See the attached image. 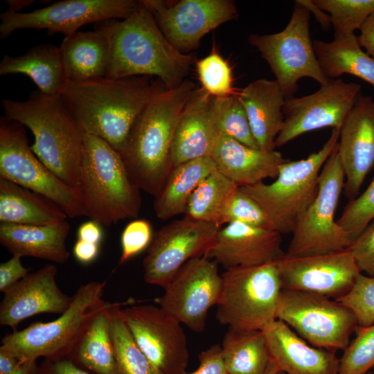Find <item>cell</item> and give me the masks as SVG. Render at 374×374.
<instances>
[{"label": "cell", "instance_id": "45", "mask_svg": "<svg viewBox=\"0 0 374 374\" xmlns=\"http://www.w3.org/2000/svg\"><path fill=\"white\" fill-rule=\"evenodd\" d=\"M361 273L374 277V220L348 247Z\"/></svg>", "mask_w": 374, "mask_h": 374}, {"label": "cell", "instance_id": "28", "mask_svg": "<svg viewBox=\"0 0 374 374\" xmlns=\"http://www.w3.org/2000/svg\"><path fill=\"white\" fill-rule=\"evenodd\" d=\"M59 51L66 81L79 82L108 77L110 46L102 28L78 30L65 37Z\"/></svg>", "mask_w": 374, "mask_h": 374}, {"label": "cell", "instance_id": "11", "mask_svg": "<svg viewBox=\"0 0 374 374\" xmlns=\"http://www.w3.org/2000/svg\"><path fill=\"white\" fill-rule=\"evenodd\" d=\"M276 319L310 345L336 353L344 350L358 323L341 303L316 293L282 289Z\"/></svg>", "mask_w": 374, "mask_h": 374}, {"label": "cell", "instance_id": "49", "mask_svg": "<svg viewBox=\"0 0 374 374\" xmlns=\"http://www.w3.org/2000/svg\"><path fill=\"white\" fill-rule=\"evenodd\" d=\"M37 366L22 362L0 347V374H34Z\"/></svg>", "mask_w": 374, "mask_h": 374}, {"label": "cell", "instance_id": "4", "mask_svg": "<svg viewBox=\"0 0 374 374\" xmlns=\"http://www.w3.org/2000/svg\"><path fill=\"white\" fill-rule=\"evenodd\" d=\"M1 107L5 117L31 131L30 148L42 162L64 183L79 188L83 135L60 93L34 91L24 101L3 98Z\"/></svg>", "mask_w": 374, "mask_h": 374}, {"label": "cell", "instance_id": "38", "mask_svg": "<svg viewBox=\"0 0 374 374\" xmlns=\"http://www.w3.org/2000/svg\"><path fill=\"white\" fill-rule=\"evenodd\" d=\"M313 2L329 15L335 35L355 33L374 12V0H313Z\"/></svg>", "mask_w": 374, "mask_h": 374}, {"label": "cell", "instance_id": "41", "mask_svg": "<svg viewBox=\"0 0 374 374\" xmlns=\"http://www.w3.org/2000/svg\"><path fill=\"white\" fill-rule=\"evenodd\" d=\"M374 220V178L358 197L344 207L337 224L353 242Z\"/></svg>", "mask_w": 374, "mask_h": 374}, {"label": "cell", "instance_id": "47", "mask_svg": "<svg viewBox=\"0 0 374 374\" xmlns=\"http://www.w3.org/2000/svg\"><path fill=\"white\" fill-rule=\"evenodd\" d=\"M21 257L12 256L7 261L0 264V291L5 293L14 285L29 274V269L21 262Z\"/></svg>", "mask_w": 374, "mask_h": 374}, {"label": "cell", "instance_id": "10", "mask_svg": "<svg viewBox=\"0 0 374 374\" xmlns=\"http://www.w3.org/2000/svg\"><path fill=\"white\" fill-rule=\"evenodd\" d=\"M0 177L48 199L68 217L85 215L80 189L45 166L28 145L25 127L4 116L0 118Z\"/></svg>", "mask_w": 374, "mask_h": 374}, {"label": "cell", "instance_id": "40", "mask_svg": "<svg viewBox=\"0 0 374 374\" xmlns=\"http://www.w3.org/2000/svg\"><path fill=\"white\" fill-rule=\"evenodd\" d=\"M356 336L339 358L338 374H367L374 367V323L357 328Z\"/></svg>", "mask_w": 374, "mask_h": 374}, {"label": "cell", "instance_id": "21", "mask_svg": "<svg viewBox=\"0 0 374 374\" xmlns=\"http://www.w3.org/2000/svg\"><path fill=\"white\" fill-rule=\"evenodd\" d=\"M281 235L272 229L228 223L220 228L204 256L225 269L274 262L285 254Z\"/></svg>", "mask_w": 374, "mask_h": 374}, {"label": "cell", "instance_id": "56", "mask_svg": "<svg viewBox=\"0 0 374 374\" xmlns=\"http://www.w3.org/2000/svg\"><path fill=\"white\" fill-rule=\"evenodd\" d=\"M276 374H285V373L282 371H278ZM367 374H373V373L371 372H368Z\"/></svg>", "mask_w": 374, "mask_h": 374}, {"label": "cell", "instance_id": "52", "mask_svg": "<svg viewBox=\"0 0 374 374\" xmlns=\"http://www.w3.org/2000/svg\"><path fill=\"white\" fill-rule=\"evenodd\" d=\"M78 239L100 244L103 238L102 225L94 221H87L80 225L77 231Z\"/></svg>", "mask_w": 374, "mask_h": 374}, {"label": "cell", "instance_id": "37", "mask_svg": "<svg viewBox=\"0 0 374 374\" xmlns=\"http://www.w3.org/2000/svg\"><path fill=\"white\" fill-rule=\"evenodd\" d=\"M214 119L220 133L253 148H259L251 132L248 116L238 93L212 98Z\"/></svg>", "mask_w": 374, "mask_h": 374}, {"label": "cell", "instance_id": "8", "mask_svg": "<svg viewBox=\"0 0 374 374\" xmlns=\"http://www.w3.org/2000/svg\"><path fill=\"white\" fill-rule=\"evenodd\" d=\"M216 305L222 325L238 330H262L276 319L282 285L275 262L226 269Z\"/></svg>", "mask_w": 374, "mask_h": 374}, {"label": "cell", "instance_id": "16", "mask_svg": "<svg viewBox=\"0 0 374 374\" xmlns=\"http://www.w3.org/2000/svg\"><path fill=\"white\" fill-rule=\"evenodd\" d=\"M362 86L330 79L315 92L285 99L284 123L275 141L281 147L303 134L324 127L341 128L361 93Z\"/></svg>", "mask_w": 374, "mask_h": 374}, {"label": "cell", "instance_id": "43", "mask_svg": "<svg viewBox=\"0 0 374 374\" xmlns=\"http://www.w3.org/2000/svg\"><path fill=\"white\" fill-rule=\"evenodd\" d=\"M231 222L272 229L260 206L239 187L230 197L223 215V224Z\"/></svg>", "mask_w": 374, "mask_h": 374}, {"label": "cell", "instance_id": "3", "mask_svg": "<svg viewBox=\"0 0 374 374\" xmlns=\"http://www.w3.org/2000/svg\"><path fill=\"white\" fill-rule=\"evenodd\" d=\"M195 84L185 80L156 94L139 114L119 153L134 184L155 196L172 168L175 131Z\"/></svg>", "mask_w": 374, "mask_h": 374}, {"label": "cell", "instance_id": "24", "mask_svg": "<svg viewBox=\"0 0 374 374\" xmlns=\"http://www.w3.org/2000/svg\"><path fill=\"white\" fill-rule=\"evenodd\" d=\"M271 359L285 374H338L335 353L310 345L281 320L262 330Z\"/></svg>", "mask_w": 374, "mask_h": 374}, {"label": "cell", "instance_id": "32", "mask_svg": "<svg viewBox=\"0 0 374 374\" xmlns=\"http://www.w3.org/2000/svg\"><path fill=\"white\" fill-rule=\"evenodd\" d=\"M319 65L329 79L344 74L356 76L374 87V59L364 52L353 34L335 35L333 40H314Z\"/></svg>", "mask_w": 374, "mask_h": 374}, {"label": "cell", "instance_id": "30", "mask_svg": "<svg viewBox=\"0 0 374 374\" xmlns=\"http://www.w3.org/2000/svg\"><path fill=\"white\" fill-rule=\"evenodd\" d=\"M56 204L32 190L0 177V222L47 225L66 220Z\"/></svg>", "mask_w": 374, "mask_h": 374}, {"label": "cell", "instance_id": "19", "mask_svg": "<svg viewBox=\"0 0 374 374\" xmlns=\"http://www.w3.org/2000/svg\"><path fill=\"white\" fill-rule=\"evenodd\" d=\"M275 264L282 289L312 292L334 299L346 294L361 273L348 248L303 256L285 253Z\"/></svg>", "mask_w": 374, "mask_h": 374}, {"label": "cell", "instance_id": "23", "mask_svg": "<svg viewBox=\"0 0 374 374\" xmlns=\"http://www.w3.org/2000/svg\"><path fill=\"white\" fill-rule=\"evenodd\" d=\"M212 98L202 88L195 89L179 118L170 150L172 166L210 157L220 136Z\"/></svg>", "mask_w": 374, "mask_h": 374}, {"label": "cell", "instance_id": "26", "mask_svg": "<svg viewBox=\"0 0 374 374\" xmlns=\"http://www.w3.org/2000/svg\"><path fill=\"white\" fill-rule=\"evenodd\" d=\"M238 96L246 110L253 137L260 149L275 150V141L284 123L285 96L275 80L258 79Z\"/></svg>", "mask_w": 374, "mask_h": 374}, {"label": "cell", "instance_id": "55", "mask_svg": "<svg viewBox=\"0 0 374 374\" xmlns=\"http://www.w3.org/2000/svg\"><path fill=\"white\" fill-rule=\"evenodd\" d=\"M278 371V368L277 367L274 362L271 359L268 368L267 369L266 374H276Z\"/></svg>", "mask_w": 374, "mask_h": 374}, {"label": "cell", "instance_id": "14", "mask_svg": "<svg viewBox=\"0 0 374 374\" xmlns=\"http://www.w3.org/2000/svg\"><path fill=\"white\" fill-rule=\"evenodd\" d=\"M217 263L205 256L186 262L155 300L159 307L189 329L201 332L208 310L216 305L222 292V277Z\"/></svg>", "mask_w": 374, "mask_h": 374}, {"label": "cell", "instance_id": "36", "mask_svg": "<svg viewBox=\"0 0 374 374\" xmlns=\"http://www.w3.org/2000/svg\"><path fill=\"white\" fill-rule=\"evenodd\" d=\"M121 305L114 303L110 311V332L118 374H159L136 342Z\"/></svg>", "mask_w": 374, "mask_h": 374}, {"label": "cell", "instance_id": "13", "mask_svg": "<svg viewBox=\"0 0 374 374\" xmlns=\"http://www.w3.org/2000/svg\"><path fill=\"white\" fill-rule=\"evenodd\" d=\"M134 0H62L29 12L0 14V37L21 29H46L68 37L84 25L129 17L139 6Z\"/></svg>", "mask_w": 374, "mask_h": 374}, {"label": "cell", "instance_id": "39", "mask_svg": "<svg viewBox=\"0 0 374 374\" xmlns=\"http://www.w3.org/2000/svg\"><path fill=\"white\" fill-rule=\"evenodd\" d=\"M195 65L202 88L211 96L221 98L236 94L231 67L215 48L209 55L197 60Z\"/></svg>", "mask_w": 374, "mask_h": 374}, {"label": "cell", "instance_id": "9", "mask_svg": "<svg viewBox=\"0 0 374 374\" xmlns=\"http://www.w3.org/2000/svg\"><path fill=\"white\" fill-rule=\"evenodd\" d=\"M309 10L297 0L290 21L280 32L251 34L248 42L267 62L286 98L294 96L303 78H310L319 84L329 79L323 72L315 54L310 33Z\"/></svg>", "mask_w": 374, "mask_h": 374}, {"label": "cell", "instance_id": "6", "mask_svg": "<svg viewBox=\"0 0 374 374\" xmlns=\"http://www.w3.org/2000/svg\"><path fill=\"white\" fill-rule=\"evenodd\" d=\"M105 287V282L98 281L80 285L69 308L57 319L14 331L2 339L1 346L33 366L39 357H69L93 318L112 304L103 299Z\"/></svg>", "mask_w": 374, "mask_h": 374}, {"label": "cell", "instance_id": "12", "mask_svg": "<svg viewBox=\"0 0 374 374\" xmlns=\"http://www.w3.org/2000/svg\"><path fill=\"white\" fill-rule=\"evenodd\" d=\"M337 147L321 170L315 199L292 233L285 253L287 255L303 256L328 253L348 249L352 244L347 233L335 219L345 183Z\"/></svg>", "mask_w": 374, "mask_h": 374}, {"label": "cell", "instance_id": "5", "mask_svg": "<svg viewBox=\"0 0 374 374\" xmlns=\"http://www.w3.org/2000/svg\"><path fill=\"white\" fill-rule=\"evenodd\" d=\"M82 135L79 188L85 216L105 226L136 219L141 207V190L121 154L103 139Z\"/></svg>", "mask_w": 374, "mask_h": 374}, {"label": "cell", "instance_id": "50", "mask_svg": "<svg viewBox=\"0 0 374 374\" xmlns=\"http://www.w3.org/2000/svg\"><path fill=\"white\" fill-rule=\"evenodd\" d=\"M359 30V35L357 36L358 44L374 59V12L366 19Z\"/></svg>", "mask_w": 374, "mask_h": 374}, {"label": "cell", "instance_id": "18", "mask_svg": "<svg viewBox=\"0 0 374 374\" xmlns=\"http://www.w3.org/2000/svg\"><path fill=\"white\" fill-rule=\"evenodd\" d=\"M159 29L178 51L188 53L202 38L217 26L238 17L231 0H181L169 4L161 0H142Z\"/></svg>", "mask_w": 374, "mask_h": 374}, {"label": "cell", "instance_id": "48", "mask_svg": "<svg viewBox=\"0 0 374 374\" xmlns=\"http://www.w3.org/2000/svg\"><path fill=\"white\" fill-rule=\"evenodd\" d=\"M34 374H93L76 364L69 357L44 359L35 368Z\"/></svg>", "mask_w": 374, "mask_h": 374}, {"label": "cell", "instance_id": "34", "mask_svg": "<svg viewBox=\"0 0 374 374\" xmlns=\"http://www.w3.org/2000/svg\"><path fill=\"white\" fill-rule=\"evenodd\" d=\"M221 348L228 374H266L271 357L262 330L229 328Z\"/></svg>", "mask_w": 374, "mask_h": 374}, {"label": "cell", "instance_id": "44", "mask_svg": "<svg viewBox=\"0 0 374 374\" xmlns=\"http://www.w3.org/2000/svg\"><path fill=\"white\" fill-rule=\"evenodd\" d=\"M150 222L145 219H134L124 228L121 236V265L150 247L154 236Z\"/></svg>", "mask_w": 374, "mask_h": 374}, {"label": "cell", "instance_id": "1", "mask_svg": "<svg viewBox=\"0 0 374 374\" xmlns=\"http://www.w3.org/2000/svg\"><path fill=\"white\" fill-rule=\"evenodd\" d=\"M150 76L66 81L60 93L70 115L82 133L97 136L122 151L139 114L166 89Z\"/></svg>", "mask_w": 374, "mask_h": 374}, {"label": "cell", "instance_id": "29", "mask_svg": "<svg viewBox=\"0 0 374 374\" xmlns=\"http://www.w3.org/2000/svg\"><path fill=\"white\" fill-rule=\"evenodd\" d=\"M215 170V163L211 157L196 159L172 167L160 190L154 197L157 217L167 220L185 214L193 193Z\"/></svg>", "mask_w": 374, "mask_h": 374}, {"label": "cell", "instance_id": "7", "mask_svg": "<svg viewBox=\"0 0 374 374\" xmlns=\"http://www.w3.org/2000/svg\"><path fill=\"white\" fill-rule=\"evenodd\" d=\"M340 128H334L321 148L308 157L282 163L274 181L239 186L262 208L273 230L292 233L301 215L315 199L321 170L335 150Z\"/></svg>", "mask_w": 374, "mask_h": 374}, {"label": "cell", "instance_id": "46", "mask_svg": "<svg viewBox=\"0 0 374 374\" xmlns=\"http://www.w3.org/2000/svg\"><path fill=\"white\" fill-rule=\"evenodd\" d=\"M199 367L186 374H228L220 345H213L202 351L199 355Z\"/></svg>", "mask_w": 374, "mask_h": 374}, {"label": "cell", "instance_id": "42", "mask_svg": "<svg viewBox=\"0 0 374 374\" xmlns=\"http://www.w3.org/2000/svg\"><path fill=\"white\" fill-rule=\"evenodd\" d=\"M335 300L352 310L359 326L374 323V277L359 274L350 290Z\"/></svg>", "mask_w": 374, "mask_h": 374}, {"label": "cell", "instance_id": "53", "mask_svg": "<svg viewBox=\"0 0 374 374\" xmlns=\"http://www.w3.org/2000/svg\"><path fill=\"white\" fill-rule=\"evenodd\" d=\"M297 1L309 10L310 14H313L317 21L323 29L328 30L332 26L329 15L315 5L313 0Z\"/></svg>", "mask_w": 374, "mask_h": 374}, {"label": "cell", "instance_id": "33", "mask_svg": "<svg viewBox=\"0 0 374 374\" xmlns=\"http://www.w3.org/2000/svg\"><path fill=\"white\" fill-rule=\"evenodd\" d=\"M114 303L100 311L69 357L93 374H118L110 332V311Z\"/></svg>", "mask_w": 374, "mask_h": 374}, {"label": "cell", "instance_id": "35", "mask_svg": "<svg viewBox=\"0 0 374 374\" xmlns=\"http://www.w3.org/2000/svg\"><path fill=\"white\" fill-rule=\"evenodd\" d=\"M238 187L233 181L215 170L205 178L193 193L185 216L222 227L226 204Z\"/></svg>", "mask_w": 374, "mask_h": 374}, {"label": "cell", "instance_id": "17", "mask_svg": "<svg viewBox=\"0 0 374 374\" xmlns=\"http://www.w3.org/2000/svg\"><path fill=\"white\" fill-rule=\"evenodd\" d=\"M121 313L136 342L159 374H186L188 341L181 323L159 305H136Z\"/></svg>", "mask_w": 374, "mask_h": 374}, {"label": "cell", "instance_id": "27", "mask_svg": "<svg viewBox=\"0 0 374 374\" xmlns=\"http://www.w3.org/2000/svg\"><path fill=\"white\" fill-rule=\"evenodd\" d=\"M70 229L66 220L39 226L1 223L0 243L12 255L63 264L70 256L66 246Z\"/></svg>", "mask_w": 374, "mask_h": 374}, {"label": "cell", "instance_id": "22", "mask_svg": "<svg viewBox=\"0 0 374 374\" xmlns=\"http://www.w3.org/2000/svg\"><path fill=\"white\" fill-rule=\"evenodd\" d=\"M57 268L49 264L28 274L8 291L0 305V324L17 331L24 319L42 313L62 314L70 306L72 296L56 283Z\"/></svg>", "mask_w": 374, "mask_h": 374}, {"label": "cell", "instance_id": "54", "mask_svg": "<svg viewBox=\"0 0 374 374\" xmlns=\"http://www.w3.org/2000/svg\"><path fill=\"white\" fill-rule=\"evenodd\" d=\"M4 2L8 6V11L13 12H21L20 11L33 4L35 1L33 0H5Z\"/></svg>", "mask_w": 374, "mask_h": 374}, {"label": "cell", "instance_id": "51", "mask_svg": "<svg viewBox=\"0 0 374 374\" xmlns=\"http://www.w3.org/2000/svg\"><path fill=\"white\" fill-rule=\"evenodd\" d=\"M100 244L78 240L75 242L73 253L75 258L84 265L90 264L98 256Z\"/></svg>", "mask_w": 374, "mask_h": 374}, {"label": "cell", "instance_id": "25", "mask_svg": "<svg viewBox=\"0 0 374 374\" xmlns=\"http://www.w3.org/2000/svg\"><path fill=\"white\" fill-rule=\"evenodd\" d=\"M217 170L238 186H251L267 178L276 179L287 159L274 150L253 148L220 133L210 157Z\"/></svg>", "mask_w": 374, "mask_h": 374}, {"label": "cell", "instance_id": "20", "mask_svg": "<svg viewBox=\"0 0 374 374\" xmlns=\"http://www.w3.org/2000/svg\"><path fill=\"white\" fill-rule=\"evenodd\" d=\"M345 183L344 193L356 198L374 168V100L360 94L340 128L337 147Z\"/></svg>", "mask_w": 374, "mask_h": 374}, {"label": "cell", "instance_id": "31", "mask_svg": "<svg viewBox=\"0 0 374 374\" xmlns=\"http://www.w3.org/2000/svg\"><path fill=\"white\" fill-rule=\"evenodd\" d=\"M17 73L29 77L47 95L60 94L66 82L59 47L52 44L33 46L20 55L6 54L0 62V75Z\"/></svg>", "mask_w": 374, "mask_h": 374}, {"label": "cell", "instance_id": "2", "mask_svg": "<svg viewBox=\"0 0 374 374\" xmlns=\"http://www.w3.org/2000/svg\"><path fill=\"white\" fill-rule=\"evenodd\" d=\"M100 28L110 46L109 78L156 76L172 89L196 62L194 54L181 53L168 41L141 1L127 18L105 21Z\"/></svg>", "mask_w": 374, "mask_h": 374}, {"label": "cell", "instance_id": "15", "mask_svg": "<svg viewBox=\"0 0 374 374\" xmlns=\"http://www.w3.org/2000/svg\"><path fill=\"white\" fill-rule=\"evenodd\" d=\"M220 228L186 216L162 226L143 262L145 281L164 288L186 262L204 256Z\"/></svg>", "mask_w": 374, "mask_h": 374}]
</instances>
